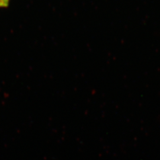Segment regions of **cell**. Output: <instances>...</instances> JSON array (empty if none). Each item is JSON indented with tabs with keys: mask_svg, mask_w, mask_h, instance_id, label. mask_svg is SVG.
<instances>
[{
	"mask_svg": "<svg viewBox=\"0 0 160 160\" xmlns=\"http://www.w3.org/2000/svg\"><path fill=\"white\" fill-rule=\"evenodd\" d=\"M6 7V5L4 4L2 0H0V8H4Z\"/></svg>",
	"mask_w": 160,
	"mask_h": 160,
	"instance_id": "cell-1",
	"label": "cell"
},
{
	"mask_svg": "<svg viewBox=\"0 0 160 160\" xmlns=\"http://www.w3.org/2000/svg\"><path fill=\"white\" fill-rule=\"evenodd\" d=\"M2 1H3L4 3V4L6 5V7H7V6H8V4H9V2H10V0H2Z\"/></svg>",
	"mask_w": 160,
	"mask_h": 160,
	"instance_id": "cell-2",
	"label": "cell"
}]
</instances>
